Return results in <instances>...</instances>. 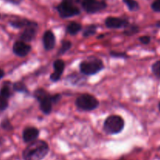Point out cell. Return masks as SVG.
<instances>
[{
  "label": "cell",
  "mask_w": 160,
  "mask_h": 160,
  "mask_svg": "<svg viewBox=\"0 0 160 160\" xmlns=\"http://www.w3.org/2000/svg\"><path fill=\"white\" fill-rule=\"evenodd\" d=\"M49 151L48 144L44 141L37 140L31 142L23 152L24 160H42Z\"/></svg>",
  "instance_id": "6da1fadb"
},
{
  "label": "cell",
  "mask_w": 160,
  "mask_h": 160,
  "mask_svg": "<svg viewBox=\"0 0 160 160\" xmlns=\"http://www.w3.org/2000/svg\"><path fill=\"white\" fill-rule=\"evenodd\" d=\"M34 96L40 103L41 110L45 114H48L51 112L52 104L54 102H56L60 98L59 95H56L53 96L48 95L43 89H38L36 91L34 92Z\"/></svg>",
  "instance_id": "7a4b0ae2"
},
{
  "label": "cell",
  "mask_w": 160,
  "mask_h": 160,
  "mask_svg": "<svg viewBox=\"0 0 160 160\" xmlns=\"http://www.w3.org/2000/svg\"><path fill=\"white\" fill-rule=\"evenodd\" d=\"M124 128V120L117 115L109 116L104 123V131L109 134H116L121 132Z\"/></svg>",
  "instance_id": "3957f363"
},
{
  "label": "cell",
  "mask_w": 160,
  "mask_h": 160,
  "mask_svg": "<svg viewBox=\"0 0 160 160\" xmlns=\"http://www.w3.org/2000/svg\"><path fill=\"white\" fill-rule=\"evenodd\" d=\"M104 68L102 60L98 59H92L84 60L80 64V70L85 75H93L98 73Z\"/></svg>",
  "instance_id": "277c9868"
},
{
  "label": "cell",
  "mask_w": 160,
  "mask_h": 160,
  "mask_svg": "<svg viewBox=\"0 0 160 160\" xmlns=\"http://www.w3.org/2000/svg\"><path fill=\"white\" fill-rule=\"evenodd\" d=\"M78 0H63L57 6V10L62 18H67L80 13V9L75 6V2Z\"/></svg>",
  "instance_id": "5b68a950"
},
{
  "label": "cell",
  "mask_w": 160,
  "mask_h": 160,
  "mask_svg": "<svg viewBox=\"0 0 160 160\" xmlns=\"http://www.w3.org/2000/svg\"><path fill=\"white\" fill-rule=\"evenodd\" d=\"M99 103L97 98L88 94H84L78 97L76 100V106L84 111H92L98 106Z\"/></svg>",
  "instance_id": "8992f818"
},
{
  "label": "cell",
  "mask_w": 160,
  "mask_h": 160,
  "mask_svg": "<svg viewBox=\"0 0 160 160\" xmlns=\"http://www.w3.org/2000/svg\"><path fill=\"white\" fill-rule=\"evenodd\" d=\"M82 6L88 13H95L106 8V3L98 0H83Z\"/></svg>",
  "instance_id": "52a82bcc"
},
{
  "label": "cell",
  "mask_w": 160,
  "mask_h": 160,
  "mask_svg": "<svg viewBox=\"0 0 160 160\" xmlns=\"http://www.w3.org/2000/svg\"><path fill=\"white\" fill-rule=\"evenodd\" d=\"M31 47L23 41H17L13 44L12 51L14 54L20 57H24L31 52Z\"/></svg>",
  "instance_id": "ba28073f"
},
{
  "label": "cell",
  "mask_w": 160,
  "mask_h": 160,
  "mask_svg": "<svg viewBox=\"0 0 160 160\" xmlns=\"http://www.w3.org/2000/svg\"><path fill=\"white\" fill-rule=\"evenodd\" d=\"M10 95L11 91L9 86L4 84L0 89V111H3L7 109Z\"/></svg>",
  "instance_id": "9c48e42d"
},
{
  "label": "cell",
  "mask_w": 160,
  "mask_h": 160,
  "mask_svg": "<svg viewBox=\"0 0 160 160\" xmlns=\"http://www.w3.org/2000/svg\"><path fill=\"white\" fill-rule=\"evenodd\" d=\"M106 27L112 29H117V28H125L128 25V22L123 19L118 18V17H109L105 21Z\"/></svg>",
  "instance_id": "30bf717a"
},
{
  "label": "cell",
  "mask_w": 160,
  "mask_h": 160,
  "mask_svg": "<svg viewBox=\"0 0 160 160\" xmlns=\"http://www.w3.org/2000/svg\"><path fill=\"white\" fill-rule=\"evenodd\" d=\"M53 67H54V71L50 76V79L52 81H58L60 79L61 76L63 73L65 63L61 59H57L53 63Z\"/></svg>",
  "instance_id": "8fae6325"
},
{
  "label": "cell",
  "mask_w": 160,
  "mask_h": 160,
  "mask_svg": "<svg viewBox=\"0 0 160 160\" xmlns=\"http://www.w3.org/2000/svg\"><path fill=\"white\" fill-rule=\"evenodd\" d=\"M39 135V131L34 127L26 128L23 131V139L27 143L34 142Z\"/></svg>",
  "instance_id": "7c38bea8"
},
{
  "label": "cell",
  "mask_w": 160,
  "mask_h": 160,
  "mask_svg": "<svg viewBox=\"0 0 160 160\" xmlns=\"http://www.w3.org/2000/svg\"><path fill=\"white\" fill-rule=\"evenodd\" d=\"M36 28H37V23H34L31 26H28L24 28L23 32L20 34V39L21 41L25 42H31L34 38L36 34Z\"/></svg>",
  "instance_id": "4fadbf2b"
},
{
  "label": "cell",
  "mask_w": 160,
  "mask_h": 160,
  "mask_svg": "<svg viewBox=\"0 0 160 160\" xmlns=\"http://www.w3.org/2000/svg\"><path fill=\"white\" fill-rule=\"evenodd\" d=\"M56 44V38L51 31H45L43 35V45L46 50H52Z\"/></svg>",
  "instance_id": "5bb4252c"
},
{
  "label": "cell",
  "mask_w": 160,
  "mask_h": 160,
  "mask_svg": "<svg viewBox=\"0 0 160 160\" xmlns=\"http://www.w3.org/2000/svg\"><path fill=\"white\" fill-rule=\"evenodd\" d=\"M33 22L27 20H17L10 22V24L16 28H25L33 24Z\"/></svg>",
  "instance_id": "9a60e30c"
},
{
  "label": "cell",
  "mask_w": 160,
  "mask_h": 160,
  "mask_svg": "<svg viewBox=\"0 0 160 160\" xmlns=\"http://www.w3.org/2000/svg\"><path fill=\"white\" fill-rule=\"evenodd\" d=\"M81 30V25L77 22H72L67 26V31L70 34H77Z\"/></svg>",
  "instance_id": "2e32d148"
},
{
  "label": "cell",
  "mask_w": 160,
  "mask_h": 160,
  "mask_svg": "<svg viewBox=\"0 0 160 160\" xmlns=\"http://www.w3.org/2000/svg\"><path fill=\"white\" fill-rule=\"evenodd\" d=\"M125 3H126L127 6H128L130 10L131 11H134V10H137L138 9L139 6H138V2L134 1V0H123Z\"/></svg>",
  "instance_id": "e0dca14e"
},
{
  "label": "cell",
  "mask_w": 160,
  "mask_h": 160,
  "mask_svg": "<svg viewBox=\"0 0 160 160\" xmlns=\"http://www.w3.org/2000/svg\"><path fill=\"white\" fill-rule=\"evenodd\" d=\"M14 90L16 92H27V88L25 86L24 84H23L22 82H16L15 84H13L12 85Z\"/></svg>",
  "instance_id": "ac0fdd59"
},
{
  "label": "cell",
  "mask_w": 160,
  "mask_h": 160,
  "mask_svg": "<svg viewBox=\"0 0 160 160\" xmlns=\"http://www.w3.org/2000/svg\"><path fill=\"white\" fill-rule=\"evenodd\" d=\"M95 31H96V27L95 25H90V26L87 27L86 29L84 31V37H89L91 35L95 34Z\"/></svg>",
  "instance_id": "d6986e66"
},
{
  "label": "cell",
  "mask_w": 160,
  "mask_h": 160,
  "mask_svg": "<svg viewBox=\"0 0 160 160\" xmlns=\"http://www.w3.org/2000/svg\"><path fill=\"white\" fill-rule=\"evenodd\" d=\"M71 47V43L69 41H64L62 44V46H61L60 50H59V54H63L66 52L68 51L69 49Z\"/></svg>",
  "instance_id": "ffe728a7"
},
{
  "label": "cell",
  "mask_w": 160,
  "mask_h": 160,
  "mask_svg": "<svg viewBox=\"0 0 160 160\" xmlns=\"http://www.w3.org/2000/svg\"><path fill=\"white\" fill-rule=\"evenodd\" d=\"M152 70L157 78H160V60L157 61L153 64L152 67Z\"/></svg>",
  "instance_id": "44dd1931"
},
{
  "label": "cell",
  "mask_w": 160,
  "mask_h": 160,
  "mask_svg": "<svg viewBox=\"0 0 160 160\" xmlns=\"http://www.w3.org/2000/svg\"><path fill=\"white\" fill-rule=\"evenodd\" d=\"M152 9L155 12H160V0H155L152 4Z\"/></svg>",
  "instance_id": "7402d4cb"
},
{
  "label": "cell",
  "mask_w": 160,
  "mask_h": 160,
  "mask_svg": "<svg viewBox=\"0 0 160 160\" xmlns=\"http://www.w3.org/2000/svg\"><path fill=\"white\" fill-rule=\"evenodd\" d=\"M2 128H4L5 130H7V131H9V130H11L12 128V127L11 126L10 123H9V121L8 120H4L2 122Z\"/></svg>",
  "instance_id": "603a6c76"
},
{
  "label": "cell",
  "mask_w": 160,
  "mask_h": 160,
  "mask_svg": "<svg viewBox=\"0 0 160 160\" xmlns=\"http://www.w3.org/2000/svg\"><path fill=\"white\" fill-rule=\"evenodd\" d=\"M139 40H140V42H142V43L145 44V45H146V44L149 43L151 39H150V38L148 37V36H143V37L140 38H139Z\"/></svg>",
  "instance_id": "cb8c5ba5"
},
{
  "label": "cell",
  "mask_w": 160,
  "mask_h": 160,
  "mask_svg": "<svg viewBox=\"0 0 160 160\" xmlns=\"http://www.w3.org/2000/svg\"><path fill=\"white\" fill-rule=\"evenodd\" d=\"M111 56H115V57H127L125 53H119V52H111Z\"/></svg>",
  "instance_id": "d4e9b609"
},
{
  "label": "cell",
  "mask_w": 160,
  "mask_h": 160,
  "mask_svg": "<svg viewBox=\"0 0 160 160\" xmlns=\"http://www.w3.org/2000/svg\"><path fill=\"white\" fill-rule=\"evenodd\" d=\"M4 75H5L4 71H3V70H2V69H0V80H1L2 78H3V77H4Z\"/></svg>",
  "instance_id": "484cf974"
},
{
  "label": "cell",
  "mask_w": 160,
  "mask_h": 160,
  "mask_svg": "<svg viewBox=\"0 0 160 160\" xmlns=\"http://www.w3.org/2000/svg\"><path fill=\"white\" fill-rule=\"evenodd\" d=\"M159 111H160V102H159Z\"/></svg>",
  "instance_id": "4316f807"
}]
</instances>
